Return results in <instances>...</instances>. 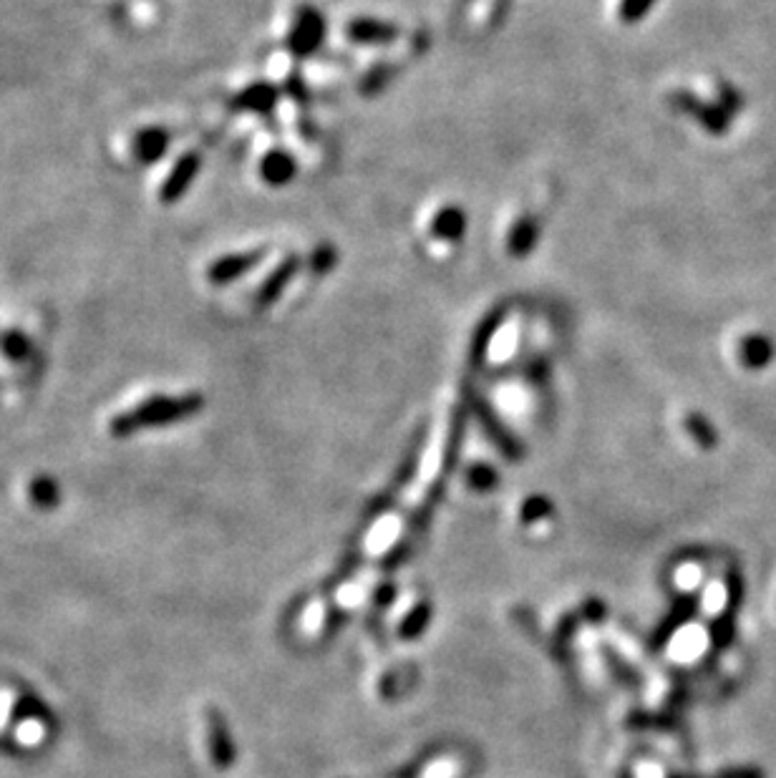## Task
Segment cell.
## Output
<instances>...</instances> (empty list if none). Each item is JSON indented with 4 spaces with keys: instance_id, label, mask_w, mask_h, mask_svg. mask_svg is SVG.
I'll list each match as a JSON object with an SVG mask.
<instances>
[{
    "instance_id": "14",
    "label": "cell",
    "mask_w": 776,
    "mask_h": 778,
    "mask_svg": "<svg viewBox=\"0 0 776 778\" xmlns=\"http://www.w3.org/2000/svg\"><path fill=\"white\" fill-rule=\"evenodd\" d=\"M278 89L273 84H265V81H257V84L247 86L242 94L235 96L232 106L242 111H255V114H270L278 104Z\"/></svg>"
},
{
    "instance_id": "5",
    "label": "cell",
    "mask_w": 776,
    "mask_h": 778,
    "mask_svg": "<svg viewBox=\"0 0 776 778\" xmlns=\"http://www.w3.org/2000/svg\"><path fill=\"white\" fill-rule=\"evenodd\" d=\"M265 255H268L265 247H257V250L250 252H235V255H222L207 267V277H210L212 285H230V282L240 280L242 275L255 270L265 260Z\"/></svg>"
},
{
    "instance_id": "11",
    "label": "cell",
    "mask_w": 776,
    "mask_h": 778,
    "mask_svg": "<svg viewBox=\"0 0 776 778\" xmlns=\"http://www.w3.org/2000/svg\"><path fill=\"white\" fill-rule=\"evenodd\" d=\"M298 270H300V257L298 255L285 257V260L280 262L268 277H265V282L260 285V290H257V305H273L275 300L283 295V290L288 288L290 280L298 275Z\"/></svg>"
},
{
    "instance_id": "1",
    "label": "cell",
    "mask_w": 776,
    "mask_h": 778,
    "mask_svg": "<svg viewBox=\"0 0 776 778\" xmlns=\"http://www.w3.org/2000/svg\"><path fill=\"white\" fill-rule=\"evenodd\" d=\"M205 408V398L200 393H184V396H152L139 406L119 413L111 418L109 431L111 436H132L144 429H162V426H174L184 418L194 416Z\"/></svg>"
},
{
    "instance_id": "8",
    "label": "cell",
    "mask_w": 776,
    "mask_h": 778,
    "mask_svg": "<svg viewBox=\"0 0 776 778\" xmlns=\"http://www.w3.org/2000/svg\"><path fill=\"white\" fill-rule=\"evenodd\" d=\"M41 703L31 693L18 688H0V736H8L18 721L26 716L31 708Z\"/></svg>"
},
{
    "instance_id": "2",
    "label": "cell",
    "mask_w": 776,
    "mask_h": 778,
    "mask_svg": "<svg viewBox=\"0 0 776 778\" xmlns=\"http://www.w3.org/2000/svg\"><path fill=\"white\" fill-rule=\"evenodd\" d=\"M323 38H326V18H323V13L313 6L300 8L288 38V48L293 51V56H310V53L318 51Z\"/></svg>"
},
{
    "instance_id": "9",
    "label": "cell",
    "mask_w": 776,
    "mask_h": 778,
    "mask_svg": "<svg viewBox=\"0 0 776 778\" xmlns=\"http://www.w3.org/2000/svg\"><path fill=\"white\" fill-rule=\"evenodd\" d=\"M348 38L353 43H363V46H386L399 38V26L394 23H383L378 18H356L346 26Z\"/></svg>"
},
{
    "instance_id": "3",
    "label": "cell",
    "mask_w": 776,
    "mask_h": 778,
    "mask_svg": "<svg viewBox=\"0 0 776 778\" xmlns=\"http://www.w3.org/2000/svg\"><path fill=\"white\" fill-rule=\"evenodd\" d=\"M671 104L676 106V109H681L683 114L693 116L708 134L719 136L729 131L731 114L721 104H706V101L688 94V91H676V94L671 96Z\"/></svg>"
},
{
    "instance_id": "12",
    "label": "cell",
    "mask_w": 776,
    "mask_h": 778,
    "mask_svg": "<svg viewBox=\"0 0 776 778\" xmlns=\"http://www.w3.org/2000/svg\"><path fill=\"white\" fill-rule=\"evenodd\" d=\"M776 356V345L769 335L764 333H751L744 335V340L739 343V361L741 366L749 368V371H761V368L769 366Z\"/></svg>"
},
{
    "instance_id": "21",
    "label": "cell",
    "mask_w": 776,
    "mask_h": 778,
    "mask_svg": "<svg viewBox=\"0 0 776 778\" xmlns=\"http://www.w3.org/2000/svg\"><path fill=\"white\" fill-rule=\"evenodd\" d=\"M0 350H3L13 363H23L26 358H31L33 345L26 333H21V330H8V333L0 338Z\"/></svg>"
},
{
    "instance_id": "16",
    "label": "cell",
    "mask_w": 776,
    "mask_h": 778,
    "mask_svg": "<svg viewBox=\"0 0 776 778\" xmlns=\"http://www.w3.org/2000/svg\"><path fill=\"white\" fill-rule=\"evenodd\" d=\"M467 212L462 207H444L439 215L434 217V225H431V232H434L439 240L444 242H459L464 235H467Z\"/></svg>"
},
{
    "instance_id": "17",
    "label": "cell",
    "mask_w": 776,
    "mask_h": 778,
    "mask_svg": "<svg viewBox=\"0 0 776 778\" xmlns=\"http://www.w3.org/2000/svg\"><path fill=\"white\" fill-rule=\"evenodd\" d=\"M295 172H298L295 159L288 152H280V149L265 154L263 164H260V174H263V179L270 187H285V184L293 182Z\"/></svg>"
},
{
    "instance_id": "25",
    "label": "cell",
    "mask_w": 776,
    "mask_h": 778,
    "mask_svg": "<svg viewBox=\"0 0 776 778\" xmlns=\"http://www.w3.org/2000/svg\"><path fill=\"white\" fill-rule=\"evenodd\" d=\"M719 778H766L764 771L759 768H729V771L721 773Z\"/></svg>"
},
{
    "instance_id": "10",
    "label": "cell",
    "mask_w": 776,
    "mask_h": 778,
    "mask_svg": "<svg viewBox=\"0 0 776 778\" xmlns=\"http://www.w3.org/2000/svg\"><path fill=\"white\" fill-rule=\"evenodd\" d=\"M205 733H207V751H210L215 766L217 768L232 766L235 751H232L230 733H227V726L220 718V713L205 711Z\"/></svg>"
},
{
    "instance_id": "19",
    "label": "cell",
    "mask_w": 776,
    "mask_h": 778,
    "mask_svg": "<svg viewBox=\"0 0 776 778\" xmlns=\"http://www.w3.org/2000/svg\"><path fill=\"white\" fill-rule=\"evenodd\" d=\"M686 431L693 436V441H696L701 449H714V446L719 444V434H716V429L711 426V421H708L706 416H701V413H688Z\"/></svg>"
},
{
    "instance_id": "24",
    "label": "cell",
    "mask_w": 776,
    "mask_h": 778,
    "mask_svg": "<svg viewBox=\"0 0 776 778\" xmlns=\"http://www.w3.org/2000/svg\"><path fill=\"white\" fill-rule=\"evenodd\" d=\"M716 89H719L721 106H724L729 114H736V111L744 109V96H741V91L736 89V86L726 84V81H719V84H716Z\"/></svg>"
},
{
    "instance_id": "20",
    "label": "cell",
    "mask_w": 776,
    "mask_h": 778,
    "mask_svg": "<svg viewBox=\"0 0 776 778\" xmlns=\"http://www.w3.org/2000/svg\"><path fill=\"white\" fill-rule=\"evenodd\" d=\"M477 413H479V418H482L484 429H487L489 434H492L494 444H497L499 449L504 451V454H509V456H512V454H517V444H514V439H509V434H507V431H504L502 426H499L497 416H494V413L489 411V408L484 406L482 401H477Z\"/></svg>"
},
{
    "instance_id": "22",
    "label": "cell",
    "mask_w": 776,
    "mask_h": 778,
    "mask_svg": "<svg viewBox=\"0 0 776 778\" xmlns=\"http://www.w3.org/2000/svg\"><path fill=\"white\" fill-rule=\"evenodd\" d=\"M653 6H656V0H620V21L628 26L640 23L651 13Z\"/></svg>"
},
{
    "instance_id": "18",
    "label": "cell",
    "mask_w": 776,
    "mask_h": 778,
    "mask_svg": "<svg viewBox=\"0 0 776 778\" xmlns=\"http://www.w3.org/2000/svg\"><path fill=\"white\" fill-rule=\"evenodd\" d=\"M26 497L33 507L46 512V509L58 507V502H61V489H58V484L51 476H36V479L28 481Z\"/></svg>"
},
{
    "instance_id": "4",
    "label": "cell",
    "mask_w": 776,
    "mask_h": 778,
    "mask_svg": "<svg viewBox=\"0 0 776 778\" xmlns=\"http://www.w3.org/2000/svg\"><path fill=\"white\" fill-rule=\"evenodd\" d=\"M53 733V716L51 711H46L41 703L36 708L26 713L21 721L13 726L11 738L16 741L18 748H28V751H36V748L46 746V741H51Z\"/></svg>"
},
{
    "instance_id": "23",
    "label": "cell",
    "mask_w": 776,
    "mask_h": 778,
    "mask_svg": "<svg viewBox=\"0 0 776 778\" xmlns=\"http://www.w3.org/2000/svg\"><path fill=\"white\" fill-rule=\"evenodd\" d=\"M336 247L331 245H320L318 250L310 255V267H313V272H318V275H323V272H331L333 267H336Z\"/></svg>"
},
{
    "instance_id": "13",
    "label": "cell",
    "mask_w": 776,
    "mask_h": 778,
    "mask_svg": "<svg viewBox=\"0 0 776 778\" xmlns=\"http://www.w3.org/2000/svg\"><path fill=\"white\" fill-rule=\"evenodd\" d=\"M169 131L162 126H147L134 136V154L142 164H157L169 152Z\"/></svg>"
},
{
    "instance_id": "15",
    "label": "cell",
    "mask_w": 776,
    "mask_h": 778,
    "mask_svg": "<svg viewBox=\"0 0 776 778\" xmlns=\"http://www.w3.org/2000/svg\"><path fill=\"white\" fill-rule=\"evenodd\" d=\"M537 242H540V220L532 215L522 217L517 225L509 230V242H507V250L509 255L514 257H527L532 250L537 247Z\"/></svg>"
},
{
    "instance_id": "7",
    "label": "cell",
    "mask_w": 776,
    "mask_h": 778,
    "mask_svg": "<svg viewBox=\"0 0 776 778\" xmlns=\"http://www.w3.org/2000/svg\"><path fill=\"white\" fill-rule=\"evenodd\" d=\"M504 318H507V305H497V308L484 315V320L477 325V330H474L472 345H469V366L479 368L487 361L489 345H492V338L499 333V328H502Z\"/></svg>"
},
{
    "instance_id": "6",
    "label": "cell",
    "mask_w": 776,
    "mask_h": 778,
    "mask_svg": "<svg viewBox=\"0 0 776 778\" xmlns=\"http://www.w3.org/2000/svg\"><path fill=\"white\" fill-rule=\"evenodd\" d=\"M202 167V159L197 152H187L174 162V167L169 169L167 179H164L162 189H159V199L164 204H174L187 194V189L192 187V182L197 179Z\"/></svg>"
}]
</instances>
